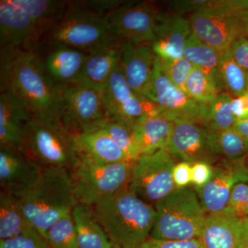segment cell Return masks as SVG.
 Returning a JSON list of instances; mask_svg holds the SVG:
<instances>
[{"instance_id":"7dc6e473","label":"cell","mask_w":248,"mask_h":248,"mask_svg":"<svg viewBox=\"0 0 248 248\" xmlns=\"http://www.w3.org/2000/svg\"><path fill=\"white\" fill-rule=\"evenodd\" d=\"M245 225H246V246L248 247V217L244 218Z\"/></svg>"},{"instance_id":"bcb514c9","label":"cell","mask_w":248,"mask_h":248,"mask_svg":"<svg viewBox=\"0 0 248 248\" xmlns=\"http://www.w3.org/2000/svg\"><path fill=\"white\" fill-rule=\"evenodd\" d=\"M233 128L248 141V119L236 122Z\"/></svg>"},{"instance_id":"3957f363","label":"cell","mask_w":248,"mask_h":248,"mask_svg":"<svg viewBox=\"0 0 248 248\" xmlns=\"http://www.w3.org/2000/svg\"><path fill=\"white\" fill-rule=\"evenodd\" d=\"M19 198L28 221L45 239L50 228L78 203L71 172L64 169H43L38 181Z\"/></svg>"},{"instance_id":"e0dca14e","label":"cell","mask_w":248,"mask_h":248,"mask_svg":"<svg viewBox=\"0 0 248 248\" xmlns=\"http://www.w3.org/2000/svg\"><path fill=\"white\" fill-rule=\"evenodd\" d=\"M36 53L40 57L49 78L59 88L79 82L89 55L64 46L42 47Z\"/></svg>"},{"instance_id":"f907efd6","label":"cell","mask_w":248,"mask_h":248,"mask_svg":"<svg viewBox=\"0 0 248 248\" xmlns=\"http://www.w3.org/2000/svg\"><path fill=\"white\" fill-rule=\"evenodd\" d=\"M246 94H248V84H247V91H246Z\"/></svg>"},{"instance_id":"f6af8a7d","label":"cell","mask_w":248,"mask_h":248,"mask_svg":"<svg viewBox=\"0 0 248 248\" xmlns=\"http://www.w3.org/2000/svg\"><path fill=\"white\" fill-rule=\"evenodd\" d=\"M241 30V37L248 39V9L234 14Z\"/></svg>"},{"instance_id":"cb8c5ba5","label":"cell","mask_w":248,"mask_h":248,"mask_svg":"<svg viewBox=\"0 0 248 248\" xmlns=\"http://www.w3.org/2000/svg\"><path fill=\"white\" fill-rule=\"evenodd\" d=\"M79 155L103 164H114L130 161L102 128H96L74 135Z\"/></svg>"},{"instance_id":"ffe728a7","label":"cell","mask_w":248,"mask_h":248,"mask_svg":"<svg viewBox=\"0 0 248 248\" xmlns=\"http://www.w3.org/2000/svg\"><path fill=\"white\" fill-rule=\"evenodd\" d=\"M31 118L25 106L9 90L0 91V149L22 151L26 126Z\"/></svg>"},{"instance_id":"4dcf8cb0","label":"cell","mask_w":248,"mask_h":248,"mask_svg":"<svg viewBox=\"0 0 248 248\" xmlns=\"http://www.w3.org/2000/svg\"><path fill=\"white\" fill-rule=\"evenodd\" d=\"M219 78L223 92L228 93L232 97L246 94L248 73L234 61L228 51L222 54Z\"/></svg>"},{"instance_id":"603a6c76","label":"cell","mask_w":248,"mask_h":248,"mask_svg":"<svg viewBox=\"0 0 248 248\" xmlns=\"http://www.w3.org/2000/svg\"><path fill=\"white\" fill-rule=\"evenodd\" d=\"M125 42L117 38L92 53L84 63L79 82L104 92L112 73L120 66Z\"/></svg>"},{"instance_id":"f35d334b","label":"cell","mask_w":248,"mask_h":248,"mask_svg":"<svg viewBox=\"0 0 248 248\" xmlns=\"http://www.w3.org/2000/svg\"><path fill=\"white\" fill-rule=\"evenodd\" d=\"M228 52L234 61L248 73V39L244 37L236 39Z\"/></svg>"},{"instance_id":"f5cc1de1","label":"cell","mask_w":248,"mask_h":248,"mask_svg":"<svg viewBox=\"0 0 248 248\" xmlns=\"http://www.w3.org/2000/svg\"><path fill=\"white\" fill-rule=\"evenodd\" d=\"M242 248H248V247H247V246H245V247Z\"/></svg>"},{"instance_id":"8992f818","label":"cell","mask_w":248,"mask_h":248,"mask_svg":"<svg viewBox=\"0 0 248 248\" xmlns=\"http://www.w3.org/2000/svg\"><path fill=\"white\" fill-rule=\"evenodd\" d=\"M22 151L43 169L71 172L80 160L74 135L60 122L33 117L26 126Z\"/></svg>"},{"instance_id":"1f68e13d","label":"cell","mask_w":248,"mask_h":248,"mask_svg":"<svg viewBox=\"0 0 248 248\" xmlns=\"http://www.w3.org/2000/svg\"><path fill=\"white\" fill-rule=\"evenodd\" d=\"M186 93L197 102L208 104L222 92L208 73L194 66L186 81Z\"/></svg>"},{"instance_id":"d6986e66","label":"cell","mask_w":248,"mask_h":248,"mask_svg":"<svg viewBox=\"0 0 248 248\" xmlns=\"http://www.w3.org/2000/svg\"><path fill=\"white\" fill-rule=\"evenodd\" d=\"M203 248H242L246 246L244 218L228 212L207 215L200 236Z\"/></svg>"},{"instance_id":"836d02e7","label":"cell","mask_w":248,"mask_h":248,"mask_svg":"<svg viewBox=\"0 0 248 248\" xmlns=\"http://www.w3.org/2000/svg\"><path fill=\"white\" fill-rule=\"evenodd\" d=\"M53 248H79L73 213L62 217L45 235Z\"/></svg>"},{"instance_id":"52a82bcc","label":"cell","mask_w":248,"mask_h":248,"mask_svg":"<svg viewBox=\"0 0 248 248\" xmlns=\"http://www.w3.org/2000/svg\"><path fill=\"white\" fill-rule=\"evenodd\" d=\"M57 22L52 16L28 6L25 0H1L0 50L36 52L42 37Z\"/></svg>"},{"instance_id":"30bf717a","label":"cell","mask_w":248,"mask_h":248,"mask_svg":"<svg viewBox=\"0 0 248 248\" xmlns=\"http://www.w3.org/2000/svg\"><path fill=\"white\" fill-rule=\"evenodd\" d=\"M175 161L167 148L140 155L133 161L129 190L155 206L177 189L172 178Z\"/></svg>"},{"instance_id":"f1b7e54d","label":"cell","mask_w":248,"mask_h":248,"mask_svg":"<svg viewBox=\"0 0 248 248\" xmlns=\"http://www.w3.org/2000/svg\"><path fill=\"white\" fill-rule=\"evenodd\" d=\"M207 130L212 149L220 159L236 161L247 158L248 141L234 128Z\"/></svg>"},{"instance_id":"6da1fadb","label":"cell","mask_w":248,"mask_h":248,"mask_svg":"<svg viewBox=\"0 0 248 248\" xmlns=\"http://www.w3.org/2000/svg\"><path fill=\"white\" fill-rule=\"evenodd\" d=\"M62 89L49 78L36 52L0 50V91L9 90L14 93L31 117L60 122Z\"/></svg>"},{"instance_id":"8fae6325","label":"cell","mask_w":248,"mask_h":248,"mask_svg":"<svg viewBox=\"0 0 248 248\" xmlns=\"http://www.w3.org/2000/svg\"><path fill=\"white\" fill-rule=\"evenodd\" d=\"M163 13L154 3L128 1L106 15L105 19L112 37L125 43L151 45Z\"/></svg>"},{"instance_id":"4fadbf2b","label":"cell","mask_w":248,"mask_h":248,"mask_svg":"<svg viewBox=\"0 0 248 248\" xmlns=\"http://www.w3.org/2000/svg\"><path fill=\"white\" fill-rule=\"evenodd\" d=\"M103 95L107 120L120 122L131 128L145 117L161 114L159 106L130 89L120 64L111 76Z\"/></svg>"},{"instance_id":"8d00e7d4","label":"cell","mask_w":248,"mask_h":248,"mask_svg":"<svg viewBox=\"0 0 248 248\" xmlns=\"http://www.w3.org/2000/svg\"><path fill=\"white\" fill-rule=\"evenodd\" d=\"M228 212L239 217H248V184L247 183H239L236 184L232 191L231 199L228 209Z\"/></svg>"},{"instance_id":"277c9868","label":"cell","mask_w":248,"mask_h":248,"mask_svg":"<svg viewBox=\"0 0 248 248\" xmlns=\"http://www.w3.org/2000/svg\"><path fill=\"white\" fill-rule=\"evenodd\" d=\"M114 38L108 29L105 16L93 11L82 1H68L63 16L42 37L38 49L64 46L91 53Z\"/></svg>"},{"instance_id":"f546056e","label":"cell","mask_w":248,"mask_h":248,"mask_svg":"<svg viewBox=\"0 0 248 248\" xmlns=\"http://www.w3.org/2000/svg\"><path fill=\"white\" fill-rule=\"evenodd\" d=\"M173 14H192L202 10H214L234 15L248 9V0H180L168 3Z\"/></svg>"},{"instance_id":"ab89813d","label":"cell","mask_w":248,"mask_h":248,"mask_svg":"<svg viewBox=\"0 0 248 248\" xmlns=\"http://www.w3.org/2000/svg\"><path fill=\"white\" fill-rule=\"evenodd\" d=\"M142 248H203L197 239L187 241H161L149 238Z\"/></svg>"},{"instance_id":"e575fe53","label":"cell","mask_w":248,"mask_h":248,"mask_svg":"<svg viewBox=\"0 0 248 248\" xmlns=\"http://www.w3.org/2000/svg\"><path fill=\"white\" fill-rule=\"evenodd\" d=\"M99 128L112 139L130 161H135L141 155L133 130L128 125L120 122L107 120Z\"/></svg>"},{"instance_id":"d4e9b609","label":"cell","mask_w":248,"mask_h":248,"mask_svg":"<svg viewBox=\"0 0 248 248\" xmlns=\"http://www.w3.org/2000/svg\"><path fill=\"white\" fill-rule=\"evenodd\" d=\"M173 126V122L161 115L148 116L133 125L132 130L141 155L166 148Z\"/></svg>"},{"instance_id":"ac0fdd59","label":"cell","mask_w":248,"mask_h":248,"mask_svg":"<svg viewBox=\"0 0 248 248\" xmlns=\"http://www.w3.org/2000/svg\"><path fill=\"white\" fill-rule=\"evenodd\" d=\"M43 168L22 151L0 149L1 190L19 197L40 179Z\"/></svg>"},{"instance_id":"83f0119b","label":"cell","mask_w":248,"mask_h":248,"mask_svg":"<svg viewBox=\"0 0 248 248\" xmlns=\"http://www.w3.org/2000/svg\"><path fill=\"white\" fill-rule=\"evenodd\" d=\"M222 54L223 53L201 42L192 33L186 43L184 58L190 62L194 66L208 73L223 93L219 78V66Z\"/></svg>"},{"instance_id":"7a4b0ae2","label":"cell","mask_w":248,"mask_h":248,"mask_svg":"<svg viewBox=\"0 0 248 248\" xmlns=\"http://www.w3.org/2000/svg\"><path fill=\"white\" fill-rule=\"evenodd\" d=\"M93 207L112 244L122 248H142L151 236L156 216L155 207L128 187L99 201Z\"/></svg>"},{"instance_id":"5b68a950","label":"cell","mask_w":248,"mask_h":248,"mask_svg":"<svg viewBox=\"0 0 248 248\" xmlns=\"http://www.w3.org/2000/svg\"><path fill=\"white\" fill-rule=\"evenodd\" d=\"M154 207L156 216L150 238L187 241L200 236L207 214L195 189H175Z\"/></svg>"},{"instance_id":"74e56055","label":"cell","mask_w":248,"mask_h":248,"mask_svg":"<svg viewBox=\"0 0 248 248\" xmlns=\"http://www.w3.org/2000/svg\"><path fill=\"white\" fill-rule=\"evenodd\" d=\"M0 248H53L40 234L22 235L4 241H0Z\"/></svg>"},{"instance_id":"7bdbcfd3","label":"cell","mask_w":248,"mask_h":248,"mask_svg":"<svg viewBox=\"0 0 248 248\" xmlns=\"http://www.w3.org/2000/svg\"><path fill=\"white\" fill-rule=\"evenodd\" d=\"M82 1L90 9L104 16L128 2V1L124 0H92Z\"/></svg>"},{"instance_id":"681fc988","label":"cell","mask_w":248,"mask_h":248,"mask_svg":"<svg viewBox=\"0 0 248 248\" xmlns=\"http://www.w3.org/2000/svg\"><path fill=\"white\" fill-rule=\"evenodd\" d=\"M111 248H121L120 246H117V245L112 244V247H111Z\"/></svg>"},{"instance_id":"ee69618b","label":"cell","mask_w":248,"mask_h":248,"mask_svg":"<svg viewBox=\"0 0 248 248\" xmlns=\"http://www.w3.org/2000/svg\"><path fill=\"white\" fill-rule=\"evenodd\" d=\"M231 110L236 122L248 120V110L245 104L244 96L232 98L231 101Z\"/></svg>"},{"instance_id":"9a60e30c","label":"cell","mask_w":248,"mask_h":248,"mask_svg":"<svg viewBox=\"0 0 248 248\" xmlns=\"http://www.w3.org/2000/svg\"><path fill=\"white\" fill-rule=\"evenodd\" d=\"M166 148L179 162H202L213 166L220 160L212 149L208 130L195 122H174Z\"/></svg>"},{"instance_id":"ba28073f","label":"cell","mask_w":248,"mask_h":248,"mask_svg":"<svg viewBox=\"0 0 248 248\" xmlns=\"http://www.w3.org/2000/svg\"><path fill=\"white\" fill-rule=\"evenodd\" d=\"M133 161L103 164L80 155L78 166L71 172L78 203L93 206L99 201L128 187Z\"/></svg>"},{"instance_id":"7c38bea8","label":"cell","mask_w":248,"mask_h":248,"mask_svg":"<svg viewBox=\"0 0 248 248\" xmlns=\"http://www.w3.org/2000/svg\"><path fill=\"white\" fill-rule=\"evenodd\" d=\"M145 97L159 106L163 117L170 122H192L203 125L208 104L197 102L179 89L161 71L157 58Z\"/></svg>"},{"instance_id":"60d3db41","label":"cell","mask_w":248,"mask_h":248,"mask_svg":"<svg viewBox=\"0 0 248 248\" xmlns=\"http://www.w3.org/2000/svg\"><path fill=\"white\" fill-rule=\"evenodd\" d=\"M172 178L177 188L188 187L192 184V164L178 162L173 169Z\"/></svg>"},{"instance_id":"9c48e42d","label":"cell","mask_w":248,"mask_h":248,"mask_svg":"<svg viewBox=\"0 0 248 248\" xmlns=\"http://www.w3.org/2000/svg\"><path fill=\"white\" fill-rule=\"evenodd\" d=\"M59 120L73 135L99 128L107 121L103 93L84 83L62 88Z\"/></svg>"},{"instance_id":"816d5d0a","label":"cell","mask_w":248,"mask_h":248,"mask_svg":"<svg viewBox=\"0 0 248 248\" xmlns=\"http://www.w3.org/2000/svg\"><path fill=\"white\" fill-rule=\"evenodd\" d=\"M247 166H248V156H247Z\"/></svg>"},{"instance_id":"484cf974","label":"cell","mask_w":248,"mask_h":248,"mask_svg":"<svg viewBox=\"0 0 248 248\" xmlns=\"http://www.w3.org/2000/svg\"><path fill=\"white\" fill-rule=\"evenodd\" d=\"M79 248H111L108 236L91 205L78 203L73 210Z\"/></svg>"},{"instance_id":"c3c4849f","label":"cell","mask_w":248,"mask_h":248,"mask_svg":"<svg viewBox=\"0 0 248 248\" xmlns=\"http://www.w3.org/2000/svg\"><path fill=\"white\" fill-rule=\"evenodd\" d=\"M245 104H246V108L248 110V94H246L244 95Z\"/></svg>"},{"instance_id":"5bb4252c","label":"cell","mask_w":248,"mask_h":248,"mask_svg":"<svg viewBox=\"0 0 248 248\" xmlns=\"http://www.w3.org/2000/svg\"><path fill=\"white\" fill-rule=\"evenodd\" d=\"M248 182L247 158L236 161L220 159L213 166L210 181L195 190L207 215H217L226 211L234 186Z\"/></svg>"},{"instance_id":"d590c367","label":"cell","mask_w":248,"mask_h":248,"mask_svg":"<svg viewBox=\"0 0 248 248\" xmlns=\"http://www.w3.org/2000/svg\"><path fill=\"white\" fill-rule=\"evenodd\" d=\"M161 71L179 89L186 93V84L194 66L185 58L174 60H161L157 58Z\"/></svg>"},{"instance_id":"b9f144b4","label":"cell","mask_w":248,"mask_h":248,"mask_svg":"<svg viewBox=\"0 0 248 248\" xmlns=\"http://www.w3.org/2000/svg\"><path fill=\"white\" fill-rule=\"evenodd\" d=\"M213 174V166L206 163L192 164V184L195 188L203 187L210 181Z\"/></svg>"},{"instance_id":"7402d4cb","label":"cell","mask_w":248,"mask_h":248,"mask_svg":"<svg viewBox=\"0 0 248 248\" xmlns=\"http://www.w3.org/2000/svg\"><path fill=\"white\" fill-rule=\"evenodd\" d=\"M192 34L188 19L163 13L151 46L157 58L165 60L184 58L186 43Z\"/></svg>"},{"instance_id":"d6a6232c","label":"cell","mask_w":248,"mask_h":248,"mask_svg":"<svg viewBox=\"0 0 248 248\" xmlns=\"http://www.w3.org/2000/svg\"><path fill=\"white\" fill-rule=\"evenodd\" d=\"M232 97L226 92L220 93L208 104V115L203 126L210 130H226L234 128L236 121L232 113Z\"/></svg>"},{"instance_id":"4316f807","label":"cell","mask_w":248,"mask_h":248,"mask_svg":"<svg viewBox=\"0 0 248 248\" xmlns=\"http://www.w3.org/2000/svg\"><path fill=\"white\" fill-rule=\"evenodd\" d=\"M37 232L24 215L19 197L1 190L0 241Z\"/></svg>"},{"instance_id":"2e32d148","label":"cell","mask_w":248,"mask_h":248,"mask_svg":"<svg viewBox=\"0 0 248 248\" xmlns=\"http://www.w3.org/2000/svg\"><path fill=\"white\" fill-rule=\"evenodd\" d=\"M192 33L201 42L215 50L225 53L232 44L241 37L234 14L214 10H202L189 17Z\"/></svg>"},{"instance_id":"44dd1931","label":"cell","mask_w":248,"mask_h":248,"mask_svg":"<svg viewBox=\"0 0 248 248\" xmlns=\"http://www.w3.org/2000/svg\"><path fill=\"white\" fill-rule=\"evenodd\" d=\"M156 55L151 44H124L120 67L134 92L144 97L154 71Z\"/></svg>"}]
</instances>
